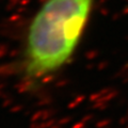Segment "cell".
<instances>
[{
	"instance_id": "obj_1",
	"label": "cell",
	"mask_w": 128,
	"mask_h": 128,
	"mask_svg": "<svg viewBox=\"0 0 128 128\" xmlns=\"http://www.w3.org/2000/svg\"><path fill=\"white\" fill-rule=\"evenodd\" d=\"M95 0H45L27 30L22 70L30 80L58 72L81 40Z\"/></svg>"
}]
</instances>
